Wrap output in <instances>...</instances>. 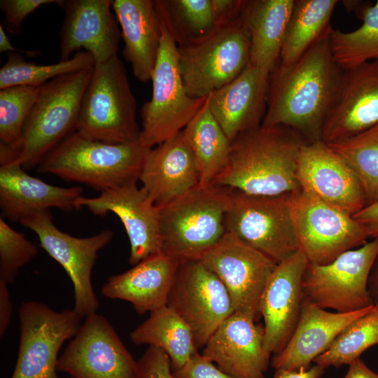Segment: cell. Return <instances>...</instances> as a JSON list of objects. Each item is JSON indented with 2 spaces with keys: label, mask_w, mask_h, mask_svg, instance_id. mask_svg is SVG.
<instances>
[{
  "label": "cell",
  "mask_w": 378,
  "mask_h": 378,
  "mask_svg": "<svg viewBox=\"0 0 378 378\" xmlns=\"http://www.w3.org/2000/svg\"><path fill=\"white\" fill-rule=\"evenodd\" d=\"M330 32L290 66L277 64L261 126L290 128L307 142L321 140L344 73L333 59Z\"/></svg>",
  "instance_id": "6da1fadb"
},
{
  "label": "cell",
  "mask_w": 378,
  "mask_h": 378,
  "mask_svg": "<svg viewBox=\"0 0 378 378\" xmlns=\"http://www.w3.org/2000/svg\"><path fill=\"white\" fill-rule=\"evenodd\" d=\"M305 142L284 126L244 132L231 142L229 162L213 185L254 195L291 194L301 188L296 169Z\"/></svg>",
  "instance_id": "7a4b0ae2"
},
{
  "label": "cell",
  "mask_w": 378,
  "mask_h": 378,
  "mask_svg": "<svg viewBox=\"0 0 378 378\" xmlns=\"http://www.w3.org/2000/svg\"><path fill=\"white\" fill-rule=\"evenodd\" d=\"M149 149L139 141L112 144L76 131L43 159L38 170L102 192L137 183Z\"/></svg>",
  "instance_id": "3957f363"
},
{
  "label": "cell",
  "mask_w": 378,
  "mask_h": 378,
  "mask_svg": "<svg viewBox=\"0 0 378 378\" xmlns=\"http://www.w3.org/2000/svg\"><path fill=\"white\" fill-rule=\"evenodd\" d=\"M231 190L197 186L158 206L160 253L180 262L200 260L226 234L225 216Z\"/></svg>",
  "instance_id": "277c9868"
},
{
  "label": "cell",
  "mask_w": 378,
  "mask_h": 378,
  "mask_svg": "<svg viewBox=\"0 0 378 378\" xmlns=\"http://www.w3.org/2000/svg\"><path fill=\"white\" fill-rule=\"evenodd\" d=\"M93 67L57 77L41 87L12 161L19 162L24 169L38 167L53 149L76 131Z\"/></svg>",
  "instance_id": "5b68a950"
},
{
  "label": "cell",
  "mask_w": 378,
  "mask_h": 378,
  "mask_svg": "<svg viewBox=\"0 0 378 378\" xmlns=\"http://www.w3.org/2000/svg\"><path fill=\"white\" fill-rule=\"evenodd\" d=\"M136 106L124 64L116 55L97 63L83 95L76 132L112 144L139 141Z\"/></svg>",
  "instance_id": "8992f818"
},
{
  "label": "cell",
  "mask_w": 378,
  "mask_h": 378,
  "mask_svg": "<svg viewBox=\"0 0 378 378\" xmlns=\"http://www.w3.org/2000/svg\"><path fill=\"white\" fill-rule=\"evenodd\" d=\"M160 22L162 36L151 78L152 96L140 112L139 142L148 148L183 130L206 98H192L187 94L180 71L178 46L161 19Z\"/></svg>",
  "instance_id": "52a82bcc"
},
{
  "label": "cell",
  "mask_w": 378,
  "mask_h": 378,
  "mask_svg": "<svg viewBox=\"0 0 378 378\" xmlns=\"http://www.w3.org/2000/svg\"><path fill=\"white\" fill-rule=\"evenodd\" d=\"M251 38L241 18L220 25L204 38L178 46L187 94L204 98L232 81L249 62Z\"/></svg>",
  "instance_id": "ba28073f"
},
{
  "label": "cell",
  "mask_w": 378,
  "mask_h": 378,
  "mask_svg": "<svg viewBox=\"0 0 378 378\" xmlns=\"http://www.w3.org/2000/svg\"><path fill=\"white\" fill-rule=\"evenodd\" d=\"M290 195H254L231 190L226 232L276 263L286 260L300 250L290 210Z\"/></svg>",
  "instance_id": "9c48e42d"
},
{
  "label": "cell",
  "mask_w": 378,
  "mask_h": 378,
  "mask_svg": "<svg viewBox=\"0 0 378 378\" xmlns=\"http://www.w3.org/2000/svg\"><path fill=\"white\" fill-rule=\"evenodd\" d=\"M289 205L299 249L310 263H329L368 241L367 232L353 215L302 188L290 195Z\"/></svg>",
  "instance_id": "30bf717a"
},
{
  "label": "cell",
  "mask_w": 378,
  "mask_h": 378,
  "mask_svg": "<svg viewBox=\"0 0 378 378\" xmlns=\"http://www.w3.org/2000/svg\"><path fill=\"white\" fill-rule=\"evenodd\" d=\"M378 253V237L325 265L308 262L302 279L304 300L325 309L348 313L372 306L368 281Z\"/></svg>",
  "instance_id": "8fae6325"
},
{
  "label": "cell",
  "mask_w": 378,
  "mask_h": 378,
  "mask_svg": "<svg viewBox=\"0 0 378 378\" xmlns=\"http://www.w3.org/2000/svg\"><path fill=\"white\" fill-rule=\"evenodd\" d=\"M18 317L19 350L11 378H59V350L78 332L82 318L74 309L57 312L36 301L22 303Z\"/></svg>",
  "instance_id": "7c38bea8"
},
{
  "label": "cell",
  "mask_w": 378,
  "mask_h": 378,
  "mask_svg": "<svg viewBox=\"0 0 378 378\" xmlns=\"http://www.w3.org/2000/svg\"><path fill=\"white\" fill-rule=\"evenodd\" d=\"M20 223L38 237L40 246L65 270L74 292V310L83 318L97 313L99 303L91 274L99 251L113 238L105 230L88 237H76L61 231L54 223L50 210L33 214Z\"/></svg>",
  "instance_id": "4fadbf2b"
},
{
  "label": "cell",
  "mask_w": 378,
  "mask_h": 378,
  "mask_svg": "<svg viewBox=\"0 0 378 378\" xmlns=\"http://www.w3.org/2000/svg\"><path fill=\"white\" fill-rule=\"evenodd\" d=\"M167 305L190 328L197 349L234 312L226 288L200 260L181 262Z\"/></svg>",
  "instance_id": "5bb4252c"
},
{
  "label": "cell",
  "mask_w": 378,
  "mask_h": 378,
  "mask_svg": "<svg viewBox=\"0 0 378 378\" xmlns=\"http://www.w3.org/2000/svg\"><path fill=\"white\" fill-rule=\"evenodd\" d=\"M57 370L71 378H136L137 361L108 321L95 313L69 340Z\"/></svg>",
  "instance_id": "9a60e30c"
},
{
  "label": "cell",
  "mask_w": 378,
  "mask_h": 378,
  "mask_svg": "<svg viewBox=\"0 0 378 378\" xmlns=\"http://www.w3.org/2000/svg\"><path fill=\"white\" fill-rule=\"evenodd\" d=\"M200 260L226 288L234 312L257 321L262 294L278 263L227 232Z\"/></svg>",
  "instance_id": "2e32d148"
},
{
  "label": "cell",
  "mask_w": 378,
  "mask_h": 378,
  "mask_svg": "<svg viewBox=\"0 0 378 378\" xmlns=\"http://www.w3.org/2000/svg\"><path fill=\"white\" fill-rule=\"evenodd\" d=\"M296 176L302 189L351 215L367 204L363 188L351 167L321 140L301 146Z\"/></svg>",
  "instance_id": "e0dca14e"
},
{
  "label": "cell",
  "mask_w": 378,
  "mask_h": 378,
  "mask_svg": "<svg viewBox=\"0 0 378 378\" xmlns=\"http://www.w3.org/2000/svg\"><path fill=\"white\" fill-rule=\"evenodd\" d=\"M76 207H86L98 216L112 212L120 218L130 241V265L160 253L158 208L137 183L102 192L95 197L80 196L76 200Z\"/></svg>",
  "instance_id": "ac0fdd59"
},
{
  "label": "cell",
  "mask_w": 378,
  "mask_h": 378,
  "mask_svg": "<svg viewBox=\"0 0 378 378\" xmlns=\"http://www.w3.org/2000/svg\"><path fill=\"white\" fill-rule=\"evenodd\" d=\"M308 260L300 251L279 262L261 296L260 316L264 320V347L271 356L280 353L300 320L304 298L302 279Z\"/></svg>",
  "instance_id": "d6986e66"
},
{
  "label": "cell",
  "mask_w": 378,
  "mask_h": 378,
  "mask_svg": "<svg viewBox=\"0 0 378 378\" xmlns=\"http://www.w3.org/2000/svg\"><path fill=\"white\" fill-rule=\"evenodd\" d=\"M64 10L59 32L60 60L84 49L102 63L117 55L121 33L112 10V0H59Z\"/></svg>",
  "instance_id": "ffe728a7"
},
{
  "label": "cell",
  "mask_w": 378,
  "mask_h": 378,
  "mask_svg": "<svg viewBox=\"0 0 378 378\" xmlns=\"http://www.w3.org/2000/svg\"><path fill=\"white\" fill-rule=\"evenodd\" d=\"M378 124V63L368 62L344 70L321 141L331 144Z\"/></svg>",
  "instance_id": "44dd1931"
},
{
  "label": "cell",
  "mask_w": 378,
  "mask_h": 378,
  "mask_svg": "<svg viewBox=\"0 0 378 378\" xmlns=\"http://www.w3.org/2000/svg\"><path fill=\"white\" fill-rule=\"evenodd\" d=\"M234 312L210 337L202 354L234 378H265L270 356L264 347V326Z\"/></svg>",
  "instance_id": "7402d4cb"
},
{
  "label": "cell",
  "mask_w": 378,
  "mask_h": 378,
  "mask_svg": "<svg viewBox=\"0 0 378 378\" xmlns=\"http://www.w3.org/2000/svg\"><path fill=\"white\" fill-rule=\"evenodd\" d=\"M270 78V75L248 62L232 81L207 96L210 111L230 142L262 125Z\"/></svg>",
  "instance_id": "603a6c76"
},
{
  "label": "cell",
  "mask_w": 378,
  "mask_h": 378,
  "mask_svg": "<svg viewBox=\"0 0 378 378\" xmlns=\"http://www.w3.org/2000/svg\"><path fill=\"white\" fill-rule=\"evenodd\" d=\"M139 181L157 206L199 185L196 162L183 130L149 149Z\"/></svg>",
  "instance_id": "cb8c5ba5"
},
{
  "label": "cell",
  "mask_w": 378,
  "mask_h": 378,
  "mask_svg": "<svg viewBox=\"0 0 378 378\" xmlns=\"http://www.w3.org/2000/svg\"><path fill=\"white\" fill-rule=\"evenodd\" d=\"M80 186L60 187L49 184L26 172L18 162L0 164V208L3 218L20 222L27 216L51 208L63 211L76 209Z\"/></svg>",
  "instance_id": "d4e9b609"
},
{
  "label": "cell",
  "mask_w": 378,
  "mask_h": 378,
  "mask_svg": "<svg viewBox=\"0 0 378 378\" xmlns=\"http://www.w3.org/2000/svg\"><path fill=\"white\" fill-rule=\"evenodd\" d=\"M374 308L372 305L352 312H331L304 300L298 323L285 347L274 355L272 365L276 370L309 368L347 326Z\"/></svg>",
  "instance_id": "484cf974"
},
{
  "label": "cell",
  "mask_w": 378,
  "mask_h": 378,
  "mask_svg": "<svg viewBox=\"0 0 378 378\" xmlns=\"http://www.w3.org/2000/svg\"><path fill=\"white\" fill-rule=\"evenodd\" d=\"M180 264L160 253L150 255L130 270L109 276L102 294L131 303L139 315L151 313L167 306Z\"/></svg>",
  "instance_id": "4316f807"
},
{
  "label": "cell",
  "mask_w": 378,
  "mask_h": 378,
  "mask_svg": "<svg viewBox=\"0 0 378 378\" xmlns=\"http://www.w3.org/2000/svg\"><path fill=\"white\" fill-rule=\"evenodd\" d=\"M112 8L124 41L122 55L134 76L151 80L162 36L159 15L153 0H113Z\"/></svg>",
  "instance_id": "83f0119b"
},
{
  "label": "cell",
  "mask_w": 378,
  "mask_h": 378,
  "mask_svg": "<svg viewBox=\"0 0 378 378\" xmlns=\"http://www.w3.org/2000/svg\"><path fill=\"white\" fill-rule=\"evenodd\" d=\"M294 0L246 1L241 19L251 38L249 63L271 75L279 62Z\"/></svg>",
  "instance_id": "f1b7e54d"
},
{
  "label": "cell",
  "mask_w": 378,
  "mask_h": 378,
  "mask_svg": "<svg viewBox=\"0 0 378 378\" xmlns=\"http://www.w3.org/2000/svg\"><path fill=\"white\" fill-rule=\"evenodd\" d=\"M196 162L199 185L208 187L226 168L231 142L204 104L183 129Z\"/></svg>",
  "instance_id": "f546056e"
},
{
  "label": "cell",
  "mask_w": 378,
  "mask_h": 378,
  "mask_svg": "<svg viewBox=\"0 0 378 378\" xmlns=\"http://www.w3.org/2000/svg\"><path fill=\"white\" fill-rule=\"evenodd\" d=\"M337 4L336 0H294L278 64L290 66L330 32Z\"/></svg>",
  "instance_id": "4dcf8cb0"
},
{
  "label": "cell",
  "mask_w": 378,
  "mask_h": 378,
  "mask_svg": "<svg viewBox=\"0 0 378 378\" xmlns=\"http://www.w3.org/2000/svg\"><path fill=\"white\" fill-rule=\"evenodd\" d=\"M130 338L136 345L146 344L164 351L172 370L183 366L198 352L190 328L167 305L150 313L145 321L131 331Z\"/></svg>",
  "instance_id": "1f68e13d"
},
{
  "label": "cell",
  "mask_w": 378,
  "mask_h": 378,
  "mask_svg": "<svg viewBox=\"0 0 378 378\" xmlns=\"http://www.w3.org/2000/svg\"><path fill=\"white\" fill-rule=\"evenodd\" d=\"M344 4L363 22L349 32L331 29L329 38L334 60L344 70L365 62L378 63V1L366 6L357 1Z\"/></svg>",
  "instance_id": "d6a6232c"
},
{
  "label": "cell",
  "mask_w": 378,
  "mask_h": 378,
  "mask_svg": "<svg viewBox=\"0 0 378 378\" xmlns=\"http://www.w3.org/2000/svg\"><path fill=\"white\" fill-rule=\"evenodd\" d=\"M154 4L177 46L197 41L217 27L211 0H154Z\"/></svg>",
  "instance_id": "836d02e7"
},
{
  "label": "cell",
  "mask_w": 378,
  "mask_h": 378,
  "mask_svg": "<svg viewBox=\"0 0 378 378\" xmlns=\"http://www.w3.org/2000/svg\"><path fill=\"white\" fill-rule=\"evenodd\" d=\"M41 87L18 85L0 90V164L12 161L18 152Z\"/></svg>",
  "instance_id": "e575fe53"
},
{
  "label": "cell",
  "mask_w": 378,
  "mask_h": 378,
  "mask_svg": "<svg viewBox=\"0 0 378 378\" xmlns=\"http://www.w3.org/2000/svg\"><path fill=\"white\" fill-rule=\"evenodd\" d=\"M95 64L92 56L84 50L69 59L50 64L29 62L20 53L9 52L0 69V90L18 85L41 87L57 77L92 68Z\"/></svg>",
  "instance_id": "d590c367"
},
{
  "label": "cell",
  "mask_w": 378,
  "mask_h": 378,
  "mask_svg": "<svg viewBox=\"0 0 378 378\" xmlns=\"http://www.w3.org/2000/svg\"><path fill=\"white\" fill-rule=\"evenodd\" d=\"M378 344V307L360 316L347 326L329 349L314 363L325 369L349 365L368 349Z\"/></svg>",
  "instance_id": "8d00e7d4"
},
{
  "label": "cell",
  "mask_w": 378,
  "mask_h": 378,
  "mask_svg": "<svg viewBox=\"0 0 378 378\" xmlns=\"http://www.w3.org/2000/svg\"><path fill=\"white\" fill-rule=\"evenodd\" d=\"M359 179L367 204L378 198V124L349 139L328 144Z\"/></svg>",
  "instance_id": "74e56055"
},
{
  "label": "cell",
  "mask_w": 378,
  "mask_h": 378,
  "mask_svg": "<svg viewBox=\"0 0 378 378\" xmlns=\"http://www.w3.org/2000/svg\"><path fill=\"white\" fill-rule=\"evenodd\" d=\"M35 244L22 232L13 229L0 217V281L7 284L16 279L19 270L38 254Z\"/></svg>",
  "instance_id": "f35d334b"
},
{
  "label": "cell",
  "mask_w": 378,
  "mask_h": 378,
  "mask_svg": "<svg viewBox=\"0 0 378 378\" xmlns=\"http://www.w3.org/2000/svg\"><path fill=\"white\" fill-rule=\"evenodd\" d=\"M59 0H1L0 9L4 15L3 27L11 34H19L25 18L40 6L57 4Z\"/></svg>",
  "instance_id": "ab89813d"
},
{
  "label": "cell",
  "mask_w": 378,
  "mask_h": 378,
  "mask_svg": "<svg viewBox=\"0 0 378 378\" xmlns=\"http://www.w3.org/2000/svg\"><path fill=\"white\" fill-rule=\"evenodd\" d=\"M136 378H176L168 355L160 348L148 346L137 360Z\"/></svg>",
  "instance_id": "60d3db41"
},
{
  "label": "cell",
  "mask_w": 378,
  "mask_h": 378,
  "mask_svg": "<svg viewBox=\"0 0 378 378\" xmlns=\"http://www.w3.org/2000/svg\"><path fill=\"white\" fill-rule=\"evenodd\" d=\"M172 372L176 378H234L199 352L192 355L181 368L172 370Z\"/></svg>",
  "instance_id": "b9f144b4"
},
{
  "label": "cell",
  "mask_w": 378,
  "mask_h": 378,
  "mask_svg": "<svg viewBox=\"0 0 378 378\" xmlns=\"http://www.w3.org/2000/svg\"><path fill=\"white\" fill-rule=\"evenodd\" d=\"M217 27L239 20L246 1L211 0Z\"/></svg>",
  "instance_id": "7bdbcfd3"
},
{
  "label": "cell",
  "mask_w": 378,
  "mask_h": 378,
  "mask_svg": "<svg viewBox=\"0 0 378 378\" xmlns=\"http://www.w3.org/2000/svg\"><path fill=\"white\" fill-rule=\"evenodd\" d=\"M365 228L370 239L378 237V198L353 215Z\"/></svg>",
  "instance_id": "ee69618b"
},
{
  "label": "cell",
  "mask_w": 378,
  "mask_h": 378,
  "mask_svg": "<svg viewBox=\"0 0 378 378\" xmlns=\"http://www.w3.org/2000/svg\"><path fill=\"white\" fill-rule=\"evenodd\" d=\"M12 302L8 284L0 281V335L3 336L8 328L12 315Z\"/></svg>",
  "instance_id": "f6af8a7d"
},
{
  "label": "cell",
  "mask_w": 378,
  "mask_h": 378,
  "mask_svg": "<svg viewBox=\"0 0 378 378\" xmlns=\"http://www.w3.org/2000/svg\"><path fill=\"white\" fill-rule=\"evenodd\" d=\"M324 371L325 368L318 364L308 369H277L273 378H320Z\"/></svg>",
  "instance_id": "bcb514c9"
},
{
  "label": "cell",
  "mask_w": 378,
  "mask_h": 378,
  "mask_svg": "<svg viewBox=\"0 0 378 378\" xmlns=\"http://www.w3.org/2000/svg\"><path fill=\"white\" fill-rule=\"evenodd\" d=\"M349 366V370L343 378H378V374L369 368L360 358Z\"/></svg>",
  "instance_id": "7dc6e473"
},
{
  "label": "cell",
  "mask_w": 378,
  "mask_h": 378,
  "mask_svg": "<svg viewBox=\"0 0 378 378\" xmlns=\"http://www.w3.org/2000/svg\"><path fill=\"white\" fill-rule=\"evenodd\" d=\"M0 52L24 53L30 57H34L41 54L39 51L20 49L13 46L1 24H0Z\"/></svg>",
  "instance_id": "c3c4849f"
},
{
  "label": "cell",
  "mask_w": 378,
  "mask_h": 378,
  "mask_svg": "<svg viewBox=\"0 0 378 378\" xmlns=\"http://www.w3.org/2000/svg\"><path fill=\"white\" fill-rule=\"evenodd\" d=\"M368 291L372 305L378 307V253L370 271Z\"/></svg>",
  "instance_id": "681fc988"
}]
</instances>
